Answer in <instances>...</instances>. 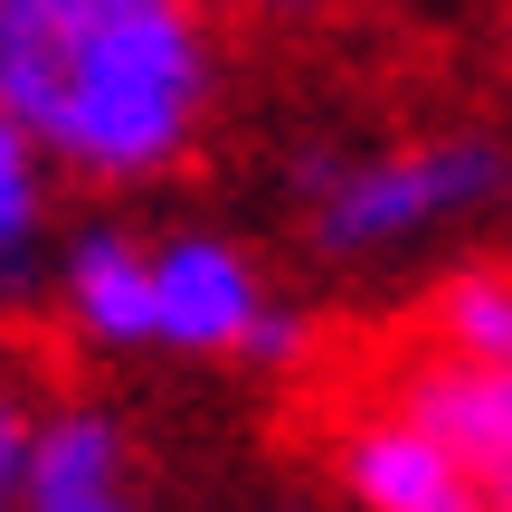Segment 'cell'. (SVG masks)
Returning <instances> with one entry per match:
<instances>
[{
	"label": "cell",
	"mask_w": 512,
	"mask_h": 512,
	"mask_svg": "<svg viewBox=\"0 0 512 512\" xmlns=\"http://www.w3.org/2000/svg\"><path fill=\"white\" fill-rule=\"evenodd\" d=\"M342 475H351V494H361V512H494L475 494V475H465L418 418L361 427L351 456H342Z\"/></svg>",
	"instance_id": "5b68a950"
},
{
	"label": "cell",
	"mask_w": 512,
	"mask_h": 512,
	"mask_svg": "<svg viewBox=\"0 0 512 512\" xmlns=\"http://www.w3.org/2000/svg\"><path fill=\"white\" fill-rule=\"evenodd\" d=\"M29 446H38V437L0 408V503H10V484H29Z\"/></svg>",
	"instance_id": "30bf717a"
},
{
	"label": "cell",
	"mask_w": 512,
	"mask_h": 512,
	"mask_svg": "<svg viewBox=\"0 0 512 512\" xmlns=\"http://www.w3.org/2000/svg\"><path fill=\"white\" fill-rule=\"evenodd\" d=\"M408 418H418L427 437L475 475L484 503L512 512V370H475V361L427 370L418 399H408Z\"/></svg>",
	"instance_id": "277c9868"
},
{
	"label": "cell",
	"mask_w": 512,
	"mask_h": 512,
	"mask_svg": "<svg viewBox=\"0 0 512 512\" xmlns=\"http://www.w3.org/2000/svg\"><path fill=\"white\" fill-rule=\"evenodd\" d=\"M38 228V171H29V133L0 114V266H19V247H29Z\"/></svg>",
	"instance_id": "9c48e42d"
},
{
	"label": "cell",
	"mask_w": 512,
	"mask_h": 512,
	"mask_svg": "<svg viewBox=\"0 0 512 512\" xmlns=\"http://www.w3.org/2000/svg\"><path fill=\"white\" fill-rule=\"evenodd\" d=\"M494 181H503V162L484 143H427V152H399V162H361V171H342L323 190V247L418 238V228L475 209Z\"/></svg>",
	"instance_id": "7a4b0ae2"
},
{
	"label": "cell",
	"mask_w": 512,
	"mask_h": 512,
	"mask_svg": "<svg viewBox=\"0 0 512 512\" xmlns=\"http://www.w3.org/2000/svg\"><path fill=\"white\" fill-rule=\"evenodd\" d=\"M152 294H162V342L181 351H247L266 332V294L247 256L219 238H171L152 256Z\"/></svg>",
	"instance_id": "3957f363"
},
{
	"label": "cell",
	"mask_w": 512,
	"mask_h": 512,
	"mask_svg": "<svg viewBox=\"0 0 512 512\" xmlns=\"http://www.w3.org/2000/svg\"><path fill=\"white\" fill-rule=\"evenodd\" d=\"M67 304L95 342H162V294H152V256H133L124 238H76L67 256Z\"/></svg>",
	"instance_id": "8992f818"
},
{
	"label": "cell",
	"mask_w": 512,
	"mask_h": 512,
	"mask_svg": "<svg viewBox=\"0 0 512 512\" xmlns=\"http://www.w3.org/2000/svg\"><path fill=\"white\" fill-rule=\"evenodd\" d=\"M0 114L86 171H143L200 114V29L181 0H10Z\"/></svg>",
	"instance_id": "6da1fadb"
},
{
	"label": "cell",
	"mask_w": 512,
	"mask_h": 512,
	"mask_svg": "<svg viewBox=\"0 0 512 512\" xmlns=\"http://www.w3.org/2000/svg\"><path fill=\"white\" fill-rule=\"evenodd\" d=\"M29 512H124L114 494V427L105 418H57L29 446Z\"/></svg>",
	"instance_id": "52a82bcc"
},
{
	"label": "cell",
	"mask_w": 512,
	"mask_h": 512,
	"mask_svg": "<svg viewBox=\"0 0 512 512\" xmlns=\"http://www.w3.org/2000/svg\"><path fill=\"white\" fill-rule=\"evenodd\" d=\"M446 342H456V361L475 370H512V275L503 266H475L446 285Z\"/></svg>",
	"instance_id": "ba28073f"
}]
</instances>
